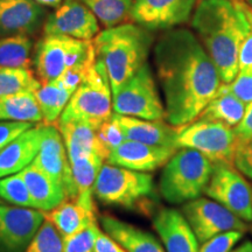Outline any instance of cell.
Wrapping results in <instances>:
<instances>
[{"instance_id": "37", "label": "cell", "mask_w": 252, "mask_h": 252, "mask_svg": "<svg viewBox=\"0 0 252 252\" xmlns=\"http://www.w3.org/2000/svg\"><path fill=\"white\" fill-rule=\"evenodd\" d=\"M230 91L241 99L245 105L252 102V69L239 70L231 83L228 84Z\"/></svg>"}, {"instance_id": "23", "label": "cell", "mask_w": 252, "mask_h": 252, "mask_svg": "<svg viewBox=\"0 0 252 252\" xmlns=\"http://www.w3.org/2000/svg\"><path fill=\"white\" fill-rule=\"evenodd\" d=\"M20 173L30 189L35 209L48 213L67 200L64 187L33 163Z\"/></svg>"}, {"instance_id": "20", "label": "cell", "mask_w": 252, "mask_h": 252, "mask_svg": "<svg viewBox=\"0 0 252 252\" xmlns=\"http://www.w3.org/2000/svg\"><path fill=\"white\" fill-rule=\"evenodd\" d=\"M112 118L119 125L126 140L176 147L179 127L165 121H149L113 113Z\"/></svg>"}, {"instance_id": "26", "label": "cell", "mask_w": 252, "mask_h": 252, "mask_svg": "<svg viewBox=\"0 0 252 252\" xmlns=\"http://www.w3.org/2000/svg\"><path fill=\"white\" fill-rule=\"evenodd\" d=\"M0 121L42 123V112L35 91H20L0 97Z\"/></svg>"}, {"instance_id": "34", "label": "cell", "mask_w": 252, "mask_h": 252, "mask_svg": "<svg viewBox=\"0 0 252 252\" xmlns=\"http://www.w3.org/2000/svg\"><path fill=\"white\" fill-rule=\"evenodd\" d=\"M102 232L98 223L94 222L68 237H63L64 252H94L97 238Z\"/></svg>"}, {"instance_id": "9", "label": "cell", "mask_w": 252, "mask_h": 252, "mask_svg": "<svg viewBox=\"0 0 252 252\" xmlns=\"http://www.w3.org/2000/svg\"><path fill=\"white\" fill-rule=\"evenodd\" d=\"M113 113L130 117L166 121V110L149 63L113 94Z\"/></svg>"}, {"instance_id": "3", "label": "cell", "mask_w": 252, "mask_h": 252, "mask_svg": "<svg viewBox=\"0 0 252 252\" xmlns=\"http://www.w3.org/2000/svg\"><path fill=\"white\" fill-rule=\"evenodd\" d=\"M94 46L115 94L147 63L154 46V34L133 21L124 23L100 31L94 39Z\"/></svg>"}, {"instance_id": "7", "label": "cell", "mask_w": 252, "mask_h": 252, "mask_svg": "<svg viewBox=\"0 0 252 252\" xmlns=\"http://www.w3.org/2000/svg\"><path fill=\"white\" fill-rule=\"evenodd\" d=\"M94 53V40L43 34L34 50L35 75L42 84L58 80L67 69L86 62Z\"/></svg>"}, {"instance_id": "46", "label": "cell", "mask_w": 252, "mask_h": 252, "mask_svg": "<svg viewBox=\"0 0 252 252\" xmlns=\"http://www.w3.org/2000/svg\"><path fill=\"white\" fill-rule=\"evenodd\" d=\"M0 203H1V198H0Z\"/></svg>"}, {"instance_id": "41", "label": "cell", "mask_w": 252, "mask_h": 252, "mask_svg": "<svg viewBox=\"0 0 252 252\" xmlns=\"http://www.w3.org/2000/svg\"><path fill=\"white\" fill-rule=\"evenodd\" d=\"M234 130L239 141H244L252 138V102L247 105L243 119Z\"/></svg>"}, {"instance_id": "31", "label": "cell", "mask_w": 252, "mask_h": 252, "mask_svg": "<svg viewBox=\"0 0 252 252\" xmlns=\"http://www.w3.org/2000/svg\"><path fill=\"white\" fill-rule=\"evenodd\" d=\"M41 84L32 69L0 67V97L20 91H36Z\"/></svg>"}, {"instance_id": "35", "label": "cell", "mask_w": 252, "mask_h": 252, "mask_svg": "<svg viewBox=\"0 0 252 252\" xmlns=\"http://www.w3.org/2000/svg\"><path fill=\"white\" fill-rule=\"evenodd\" d=\"M97 138L105 160H108L110 153L116 147L126 140L121 127L112 117L99 126L97 130Z\"/></svg>"}, {"instance_id": "2", "label": "cell", "mask_w": 252, "mask_h": 252, "mask_svg": "<svg viewBox=\"0 0 252 252\" xmlns=\"http://www.w3.org/2000/svg\"><path fill=\"white\" fill-rule=\"evenodd\" d=\"M190 26L210 59L222 83L229 84L238 72V54L249 31L243 0H200Z\"/></svg>"}, {"instance_id": "17", "label": "cell", "mask_w": 252, "mask_h": 252, "mask_svg": "<svg viewBox=\"0 0 252 252\" xmlns=\"http://www.w3.org/2000/svg\"><path fill=\"white\" fill-rule=\"evenodd\" d=\"M32 163L60 182L64 187L68 198L71 186L70 165L62 134L55 124H45L40 151Z\"/></svg>"}, {"instance_id": "22", "label": "cell", "mask_w": 252, "mask_h": 252, "mask_svg": "<svg viewBox=\"0 0 252 252\" xmlns=\"http://www.w3.org/2000/svg\"><path fill=\"white\" fill-rule=\"evenodd\" d=\"M105 234L115 239L126 252H166L152 234L111 215L99 217Z\"/></svg>"}, {"instance_id": "43", "label": "cell", "mask_w": 252, "mask_h": 252, "mask_svg": "<svg viewBox=\"0 0 252 252\" xmlns=\"http://www.w3.org/2000/svg\"><path fill=\"white\" fill-rule=\"evenodd\" d=\"M37 4L43 6V7H49V8H58L59 6L62 5V2L64 0H34Z\"/></svg>"}, {"instance_id": "38", "label": "cell", "mask_w": 252, "mask_h": 252, "mask_svg": "<svg viewBox=\"0 0 252 252\" xmlns=\"http://www.w3.org/2000/svg\"><path fill=\"white\" fill-rule=\"evenodd\" d=\"M234 167L252 180V138L239 141L234 156Z\"/></svg>"}, {"instance_id": "10", "label": "cell", "mask_w": 252, "mask_h": 252, "mask_svg": "<svg viewBox=\"0 0 252 252\" xmlns=\"http://www.w3.org/2000/svg\"><path fill=\"white\" fill-rule=\"evenodd\" d=\"M204 194L244 222H252V186L232 165H214Z\"/></svg>"}, {"instance_id": "21", "label": "cell", "mask_w": 252, "mask_h": 252, "mask_svg": "<svg viewBox=\"0 0 252 252\" xmlns=\"http://www.w3.org/2000/svg\"><path fill=\"white\" fill-rule=\"evenodd\" d=\"M45 123L25 131L0 151V178L23 171L34 161L41 147Z\"/></svg>"}, {"instance_id": "39", "label": "cell", "mask_w": 252, "mask_h": 252, "mask_svg": "<svg viewBox=\"0 0 252 252\" xmlns=\"http://www.w3.org/2000/svg\"><path fill=\"white\" fill-rule=\"evenodd\" d=\"M35 124L26 122H14V121H4L0 122V151H2L11 144L14 139H17L20 134L31 128Z\"/></svg>"}, {"instance_id": "15", "label": "cell", "mask_w": 252, "mask_h": 252, "mask_svg": "<svg viewBox=\"0 0 252 252\" xmlns=\"http://www.w3.org/2000/svg\"><path fill=\"white\" fill-rule=\"evenodd\" d=\"M47 17L46 7L34 0H0V37L33 36L43 30Z\"/></svg>"}, {"instance_id": "40", "label": "cell", "mask_w": 252, "mask_h": 252, "mask_svg": "<svg viewBox=\"0 0 252 252\" xmlns=\"http://www.w3.org/2000/svg\"><path fill=\"white\" fill-rule=\"evenodd\" d=\"M247 4V2H245ZM247 13L249 18V31L245 35L238 54V71L252 69V8L247 4Z\"/></svg>"}, {"instance_id": "6", "label": "cell", "mask_w": 252, "mask_h": 252, "mask_svg": "<svg viewBox=\"0 0 252 252\" xmlns=\"http://www.w3.org/2000/svg\"><path fill=\"white\" fill-rule=\"evenodd\" d=\"M93 190L99 202L126 209L146 206L156 196L152 175L111 163H104Z\"/></svg>"}, {"instance_id": "19", "label": "cell", "mask_w": 252, "mask_h": 252, "mask_svg": "<svg viewBox=\"0 0 252 252\" xmlns=\"http://www.w3.org/2000/svg\"><path fill=\"white\" fill-rule=\"evenodd\" d=\"M94 197V190L84 191L46 213V217L56 226L62 237H68L91 223L97 222V209Z\"/></svg>"}, {"instance_id": "28", "label": "cell", "mask_w": 252, "mask_h": 252, "mask_svg": "<svg viewBox=\"0 0 252 252\" xmlns=\"http://www.w3.org/2000/svg\"><path fill=\"white\" fill-rule=\"evenodd\" d=\"M104 161L105 159L98 153H91L69 162L71 173V191L68 200H72L84 191L93 190Z\"/></svg>"}, {"instance_id": "42", "label": "cell", "mask_w": 252, "mask_h": 252, "mask_svg": "<svg viewBox=\"0 0 252 252\" xmlns=\"http://www.w3.org/2000/svg\"><path fill=\"white\" fill-rule=\"evenodd\" d=\"M94 252H126L115 239L105 232H100L94 244Z\"/></svg>"}, {"instance_id": "11", "label": "cell", "mask_w": 252, "mask_h": 252, "mask_svg": "<svg viewBox=\"0 0 252 252\" xmlns=\"http://www.w3.org/2000/svg\"><path fill=\"white\" fill-rule=\"evenodd\" d=\"M181 213L193 229L200 244L230 230H241L244 232L248 230L247 222L213 198L200 196L189 201L184 203Z\"/></svg>"}, {"instance_id": "32", "label": "cell", "mask_w": 252, "mask_h": 252, "mask_svg": "<svg viewBox=\"0 0 252 252\" xmlns=\"http://www.w3.org/2000/svg\"><path fill=\"white\" fill-rule=\"evenodd\" d=\"M0 198L13 206L34 208V201L21 173L0 178Z\"/></svg>"}, {"instance_id": "25", "label": "cell", "mask_w": 252, "mask_h": 252, "mask_svg": "<svg viewBox=\"0 0 252 252\" xmlns=\"http://www.w3.org/2000/svg\"><path fill=\"white\" fill-rule=\"evenodd\" d=\"M245 110L247 105L230 91L228 84L222 83L198 118L220 122L235 128L243 119Z\"/></svg>"}, {"instance_id": "5", "label": "cell", "mask_w": 252, "mask_h": 252, "mask_svg": "<svg viewBox=\"0 0 252 252\" xmlns=\"http://www.w3.org/2000/svg\"><path fill=\"white\" fill-rule=\"evenodd\" d=\"M112 99L108 72L97 58L87 77L72 94L59 121L84 123L98 130L103 123L112 117Z\"/></svg>"}, {"instance_id": "16", "label": "cell", "mask_w": 252, "mask_h": 252, "mask_svg": "<svg viewBox=\"0 0 252 252\" xmlns=\"http://www.w3.org/2000/svg\"><path fill=\"white\" fill-rule=\"evenodd\" d=\"M178 149L125 140L110 153L108 163L139 172H152L163 167Z\"/></svg>"}, {"instance_id": "1", "label": "cell", "mask_w": 252, "mask_h": 252, "mask_svg": "<svg viewBox=\"0 0 252 252\" xmlns=\"http://www.w3.org/2000/svg\"><path fill=\"white\" fill-rule=\"evenodd\" d=\"M153 62L166 122L176 127L197 119L222 86L215 63L188 28L163 32L154 42Z\"/></svg>"}, {"instance_id": "44", "label": "cell", "mask_w": 252, "mask_h": 252, "mask_svg": "<svg viewBox=\"0 0 252 252\" xmlns=\"http://www.w3.org/2000/svg\"><path fill=\"white\" fill-rule=\"evenodd\" d=\"M230 252H252V242H244L243 244L238 245L237 248H234Z\"/></svg>"}, {"instance_id": "12", "label": "cell", "mask_w": 252, "mask_h": 252, "mask_svg": "<svg viewBox=\"0 0 252 252\" xmlns=\"http://www.w3.org/2000/svg\"><path fill=\"white\" fill-rule=\"evenodd\" d=\"M197 0H133L131 21L150 31H168L191 20Z\"/></svg>"}, {"instance_id": "30", "label": "cell", "mask_w": 252, "mask_h": 252, "mask_svg": "<svg viewBox=\"0 0 252 252\" xmlns=\"http://www.w3.org/2000/svg\"><path fill=\"white\" fill-rule=\"evenodd\" d=\"M96 15L105 28L131 20L133 0H80Z\"/></svg>"}, {"instance_id": "18", "label": "cell", "mask_w": 252, "mask_h": 252, "mask_svg": "<svg viewBox=\"0 0 252 252\" xmlns=\"http://www.w3.org/2000/svg\"><path fill=\"white\" fill-rule=\"evenodd\" d=\"M166 252H200V242L181 210L162 208L152 220Z\"/></svg>"}, {"instance_id": "29", "label": "cell", "mask_w": 252, "mask_h": 252, "mask_svg": "<svg viewBox=\"0 0 252 252\" xmlns=\"http://www.w3.org/2000/svg\"><path fill=\"white\" fill-rule=\"evenodd\" d=\"M33 40L28 35L0 37V67L31 69Z\"/></svg>"}, {"instance_id": "24", "label": "cell", "mask_w": 252, "mask_h": 252, "mask_svg": "<svg viewBox=\"0 0 252 252\" xmlns=\"http://www.w3.org/2000/svg\"><path fill=\"white\" fill-rule=\"evenodd\" d=\"M56 126L64 141L69 162L75 161L78 158L89 156L91 153H98L104 158L97 138V130L93 126L80 122L62 121L56 123Z\"/></svg>"}, {"instance_id": "8", "label": "cell", "mask_w": 252, "mask_h": 252, "mask_svg": "<svg viewBox=\"0 0 252 252\" xmlns=\"http://www.w3.org/2000/svg\"><path fill=\"white\" fill-rule=\"evenodd\" d=\"M239 143L234 127L223 123L197 118L179 127L176 147H187L202 153L216 163L234 166V156Z\"/></svg>"}, {"instance_id": "4", "label": "cell", "mask_w": 252, "mask_h": 252, "mask_svg": "<svg viewBox=\"0 0 252 252\" xmlns=\"http://www.w3.org/2000/svg\"><path fill=\"white\" fill-rule=\"evenodd\" d=\"M214 163L196 150L181 147L163 166L159 191L171 204H184L200 197L206 190Z\"/></svg>"}, {"instance_id": "33", "label": "cell", "mask_w": 252, "mask_h": 252, "mask_svg": "<svg viewBox=\"0 0 252 252\" xmlns=\"http://www.w3.org/2000/svg\"><path fill=\"white\" fill-rule=\"evenodd\" d=\"M24 252H64L62 235L46 217Z\"/></svg>"}, {"instance_id": "14", "label": "cell", "mask_w": 252, "mask_h": 252, "mask_svg": "<svg viewBox=\"0 0 252 252\" xmlns=\"http://www.w3.org/2000/svg\"><path fill=\"white\" fill-rule=\"evenodd\" d=\"M99 21L80 0H64L48 14L43 26L46 35H61L93 41L99 33Z\"/></svg>"}, {"instance_id": "45", "label": "cell", "mask_w": 252, "mask_h": 252, "mask_svg": "<svg viewBox=\"0 0 252 252\" xmlns=\"http://www.w3.org/2000/svg\"><path fill=\"white\" fill-rule=\"evenodd\" d=\"M243 1H244V2H247V4H248L249 6H250V7L252 8V0H243Z\"/></svg>"}, {"instance_id": "13", "label": "cell", "mask_w": 252, "mask_h": 252, "mask_svg": "<svg viewBox=\"0 0 252 252\" xmlns=\"http://www.w3.org/2000/svg\"><path fill=\"white\" fill-rule=\"evenodd\" d=\"M45 220L39 209L0 203V252H24Z\"/></svg>"}, {"instance_id": "36", "label": "cell", "mask_w": 252, "mask_h": 252, "mask_svg": "<svg viewBox=\"0 0 252 252\" xmlns=\"http://www.w3.org/2000/svg\"><path fill=\"white\" fill-rule=\"evenodd\" d=\"M244 231L241 230H230L214 236L201 244L200 252H230L243 238Z\"/></svg>"}, {"instance_id": "27", "label": "cell", "mask_w": 252, "mask_h": 252, "mask_svg": "<svg viewBox=\"0 0 252 252\" xmlns=\"http://www.w3.org/2000/svg\"><path fill=\"white\" fill-rule=\"evenodd\" d=\"M37 102H39L41 112H42L43 123L54 125L61 117L65 106L71 98L72 93L63 88L58 81L41 84L35 91Z\"/></svg>"}]
</instances>
